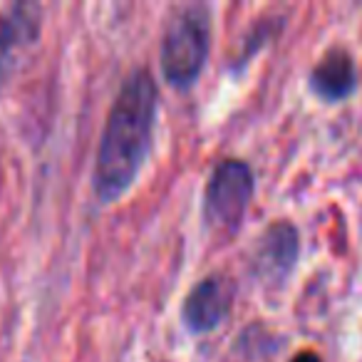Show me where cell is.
Returning <instances> with one entry per match:
<instances>
[{
	"mask_svg": "<svg viewBox=\"0 0 362 362\" xmlns=\"http://www.w3.org/2000/svg\"><path fill=\"white\" fill-rule=\"evenodd\" d=\"M310 85L322 100H345L355 90V65L345 50H330L315 65L310 75Z\"/></svg>",
	"mask_w": 362,
	"mask_h": 362,
	"instance_id": "52a82bcc",
	"label": "cell"
},
{
	"mask_svg": "<svg viewBox=\"0 0 362 362\" xmlns=\"http://www.w3.org/2000/svg\"><path fill=\"white\" fill-rule=\"evenodd\" d=\"M156 117V85L146 70L129 75L105 124L95 164V192L102 202L119 199L146 159Z\"/></svg>",
	"mask_w": 362,
	"mask_h": 362,
	"instance_id": "6da1fadb",
	"label": "cell"
},
{
	"mask_svg": "<svg viewBox=\"0 0 362 362\" xmlns=\"http://www.w3.org/2000/svg\"><path fill=\"white\" fill-rule=\"evenodd\" d=\"M211 25L204 11H187L164 33L161 42V70L169 85L189 87L199 75L209 57Z\"/></svg>",
	"mask_w": 362,
	"mask_h": 362,
	"instance_id": "7a4b0ae2",
	"label": "cell"
},
{
	"mask_svg": "<svg viewBox=\"0 0 362 362\" xmlns=\"http://www.w3.org/2000/svg\"><path fill=\"white\" fill-rule=\"evenodd\" d=\"M298 258V231L293 223L278 221L268 226L256 248V273L266 283H283Z\"/></svg>",
	"mask_w": 362,
	"mask_h": 362,
	"instance_id": "8992f818",
	"label": "cell"
},
{
	"mask_svg": "<svg viewBox=\"0 0 362 362\" xmlns=\"http://www.w3.org/2000/svg\"><path fill=\"white\" fill-rule=\"evenodd\" d=\"M291 362H322V360H320V355H317V352H313V350H303V352H298V355L293 357Z\"/></svg>",
	"mask_w": 362,
	"mask_h": 362,
	"instance_id": "ba28073f",
	"label": "cell"
},
{
	"mask_svg": "<svg viewBox=\"0 0 362 362\" xmlns=\"http://www.w3.org/2000/svg\"><path fill=\"white\" fill-rule=\"evenodd\" d=\"M233 305V283L228 278L211 276L192 288L184 300V322L192 332H209L221 325Z\"/></svg>",
	"mask_w": 362,
	"mask_h": 362,
	"instance_id": "5b68a950",
	"label": "cell"
},
{
	"mask_svg": "<svg viewBox=\"0 0 362 362\" xmlns=\"http://www.w3.org/2000/svg\"><path fill=\"white\" fill-rule=\"evenodd\" d=\"M253 197V171L241 159H223L214 169L206 187L204 211L216 231L231 233L238 228Z\"/></svg>",
	"mask_w": 362,
	"mask_h": 362,
	"instance_id": "3957f363",
	"label": "cell"
},
{
	"mask_svg": "<svg viewBox=\"0 0 362 362\" xmlns=\"http://www.w3.org/2000/svg\"><path fill=\"white\" fill-rule=\"evenodd\" d=\"M40 35V8L30 3L13 6L0 16V82L16 75L21 62Z\"/></svg>",
	"mask_w": 362,
	"mask_h": 362,
	"instance_id": "277c9868",
	"label": "cell"
}]
</instances>
